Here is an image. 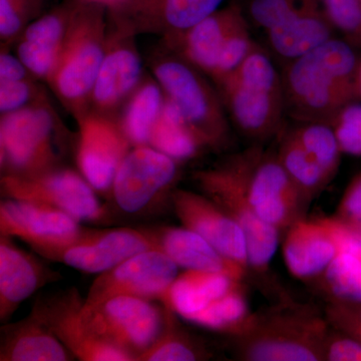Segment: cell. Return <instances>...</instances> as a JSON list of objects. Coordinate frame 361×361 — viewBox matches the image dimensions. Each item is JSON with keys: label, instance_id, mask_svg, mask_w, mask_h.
I'll use <instances>...</instances> for the list:
<instances>
[{"label": "cell", "instance_id": "obj_1", "mask_svg": "<svg viewBox=\"0 0 361 361\" xmlns=\"http://www.w3.org/2000/svg\"><path fill=\"white\" fill-rule=\"evenodd\" d=\"M349 42L330 39L287 61L282 77L285 111L301 123L332 122L356 97L358 59Z\"/></svg>", "mask_w": 361, "mask_h": 361}, {"label": "cell", "instance_id": "obj_2", "mask_svg": "<svg viewBox=\"0 0 361 361\" xmlns=\"http://www.w3.org/2000/svg\"><path fill=\"white\" fill-rule=\"evenodd\" d=\"M330 325L324 313L310 304L286 302L255 314L246 332L236 337L240 360H324Z\"/></svg>", "mask_w": 361, "mask_h": 361}, {"label": "cell", "instance_id": "obj_3", "mask_svg": "<svg viewBox=\"0 0 361 361\" xmlns=\"http://www.w3.org/2000/svg\"><path fill=\"white\" fill-rule=\"evenodd\" d=\"M108 6L78 0L61 59L49 85L75 118L90 111V97L106 54Z\"/></svg>", "mask_w": 361, "mask_h": 361}, {"label": "cell", "instance_id": "obj_4", "mask_svg": "<svg viewBox=\"0 0 361 361\" xmlns=\"http://www.w3.org/2000/svg\"><path fill=\"white\" fill-rule=\"evenodd\" d=\"M215 85L240 132L260 141L276 134L285 113L282 77L257 44L236 70Z\"/></svg>", "mask_w": 361, "mask_h": 361}, {"label": "cell", "instance_id": "obj_5", "mask_svg": "<svg viewBox=\"0 0 361 361\" xmlns=\"http://www.w3.org/2000/svg\"><path fill=\"white\" fill-rule=\"evenodd\" d=\"M152 73L169 101L208 149H222L230 139L227 111L219 92L203 73L163 47L152 56Z\"/></svg>", "mask_w": 361, "mask_h": 361}, {"label": "cell", "instance_id": "obj_6", "mask_svg": "<svg viewBox=\"0 0 361 361\" xmlns=\"http://www.w3.org/2000/svg\"><path fill=\"white\" fill-rule=\"evenodd\" d=\"M194 182L202 194L219 205L245 233L249 269L264 274L276 254L281 233L254 211L247 191V151L215 167L199 170Z\"/></svg>", "mask_w": 361, "mask_h": 361}, {"label": "cell", "instance_id": "obj_7", "mask_svg": "<svg viewBox=\"0 0 361 361\" xmlns=\"http://www.w3.org/2000/svg\"><path fill=\"white\" fill-rule=\"evenodd\" d=\"M58 129V116L47 97L20 110L1 115L2 175H33L59 166Z\"/></svg>", "mask_w": 361, "mask_h": 361}, {"label": "cell", "instance_id": "obj_8", "mask_svg": "<svg viewBox=\"0 0 361 361\" xmlns=\"http://www.w3.org/2000/svg\"><path fill=\"white\" fill-rule=\"evenodd\" d=\"M80 314L94 336L137 360L163 334L174 312L148 299L121 295L92 305L84 302Z\"/></svg>", "mask_w": 361, "mask_h": 361}, {"label": "cell", "instance_id": "obj_9", "mask_svg": "<svg viewBox=\"0 0 361 361\" xmlns=\"http://www.w3.org/2000/svg\"><path fill=\"white\" fill-rule=\"evenodd\" d=\"M0 183L4 198L44 204L78 222H97L106 215L96 190L78 171L59 165L37 174L2 175Z\"/></svg>", "mask_w": 361, "mask_h": 361}, {"label": "cell", "instance_id": "obj_10", "mask_svg": "<svg viewBox=\"0 0 361 361\" xmlns=\"http://www.w3.org/2000/svg\"><path fill=\"white\" fill-rule=\"evenodd\" d=\"M247 151V191L254 211L264 222L285 233L305 218L310 204L295 186L277 154L261 147Z\"/></svg>", "mask_w": 361, "mask_h": 361}, {"label": "cell", "instance_id": "obj_11", "mask_svg": "<svg viewBox=\"0 0 361 361\" xmlns=\"http://www.w3.org/2000/svg\"><path fill=\"white\" fill-rule=\"evenodd\" d=\"M80 223L63 211L35 202L6 198L0 204L1 236L23 240L49 260L89 232Z\"/></svg>", "mask_w": 361, "mask_h": 361}, {"label": "cell", "instance_id": "obj_12", "mask_svg": "<svg viewBox=\"0 0 361 361\" xmlns=\"http://www.w3.org/2000/svg\"><path fill=\"white\" fill-rule=\"evenodd\" d=\"M179 266L160 249L142 252L113 269L101 273L92 282L85 305L116 296H134L159 300L166 308L169 293L179 276Z\"/></svg>", "mask_w": 361, "mask_h": 361}, {"label": "cell", "instance_id": "obj_13", "mask_svg": "<svg viewBox=\"0 0 361 361\" xmlns=\"http://www.w3.org/2000/svg\"><path fill=\"white\" fill-rule=\"evenodd\" d=\"M135 37L134 30L109 13L106 54L92 89L90 111L115 116L141 84L145 75Z\"/></svg>", "mask_w": 361, "mask_h": 361}, {"label": "cell", "instance_id": "obj_14", "mask_svg": "<svg viewBox=\"0 0 361 361\" xmlns=\"http://www.w3.org/2000/svg\"><path fill=\"white\" fill-rule=\"evenodd\" d=\"M180 163L151 146L133 147L111 185L115 203L123 212L141 213L157 199L173 192Z\"/></svg>", "mask_w": 361, "mask_h": 361}, {"label": "cell", "instance_id": "obj_15", "mask_svg": "<svg viewBox=\"0 0 361 361\" xmlns=\"http://www.w3.org/2000/svg\"><path fill=\"white\" fill-rule=\"evenodd\" d=\"M75 120L78 171L97 192H111L116 171L132 144L115 116L87 111Z\"/></svg>", "mask_w": 361, "mask_h": 361}, {"label": "cell", "instance_id": "obj_16", "mask_svg": "<svg viewBox=\"0 0 361 361\" xmlns=\"http://www.w3.org/2000/svg\"><path fill=\"white\" fill-rule=\"evenodd\" d=\"M84 300L78 291L37 301L32 314L51 329L78 360L85 361H135L127 351L94 336L82 320Z\"/></svg>", "mask_w": 361, "mask_h": 361}, {"label": "cell", "instance_id": "obj_17", "mask_svg": "<svg viewBox=\"0 0 361 361\" xmlns=\"http://www.w3.org/2000/svg\"><path fill=\"white\" fill-rule=\"evenodd\" d=\"M223 2L224 0H120L109 13L137 35H160L161 42H168L217 11Z\"/></svg>", "mask_w": 361, "mask_h": 361}, {"label": "cell", "instance_id": "obj_18", "mask_svg": "<svg viewBox=\"0 0 361 361\" xmlns=\"http://www.w3.org/2000/svg\"><path fill=\"white\" fill-rule=\"evenodd\" d=\"M171 202L182 225L203 237L225 257L249 269L245 233L219 205L204 194L175 189Z\"/></svg>", "mask_w": 361, "mask_h": 361}, {"label": "cell", "instance_id": "obj_19", "mask_svg": "<svg viewBox=\"0 0 361 361\" xmlns=\"http://www.w3.org/2000/svg\"><path fill=\"white\" fill-rule=\"evenodd\" d=\"M152 249H159L152 230H89L82 239L59 253L54 261L87 273H103Z\"/></svg>", "mask_w": 361, "mask_h": 361}, {"label": "cell", "instance_id": "obj_20", "mask_svg": "<svg viewBox=\"0 0 361 361\" xmlns=\"http://www.w3.org/2000/svg\"><path fill=\"white\" fill-rule=\"evenodd\" d=\"M77 1H70L32 20L16 40V56L33 77L49 80L61 59Z\"/></svg>", "mask_w": 361, "mask_h": 361}, {"label": "cell", "instance_id": "obj_21", "mask_svg": "<svg viewBox=\"0 0 361 361\" xmlns=\"http://www.w3.org/2000/svg\"><path fill=\"white\" fill-rule=\"evenodd\" d=\"M284 234L282 255L296 279L319 278L338 254L336 239L322 218L297 221Z\"/></svg>", "mask_w": 361, "mask_h": 361}, {"label": "cell", "instance_id": "obj_22", "mask_svg": "<svg viewBox=\"0 0 361 361\" xmlns=\"http://www.w3.org/2000/svg\"><path fill=\"white\" fill-rule=\"evenodd\" d=\"M242 14L237 6L218 9L163 47L211 77L226 37Z\"/></svg>", "mask_w": 361, "mask_h": 361}, {"label": "cell", "instance_id": "obj_23", "mask_svg": "<svg viewBox=\"0 0 361 361\" xmlns=\"http://www.w3.org/2000/svg\"><path fill=\"white\" fill-rule=\"evenodd\" d=\"M334 30L320 0H307L290 18L266 33L272 51L290 61L332 39Z\"/></svg>", "mask_w": 361, "mask_h": 361}, {"label": "cell", "instance_id": "obj_24", "mask_svg": "<svg viewBox=\"0 0 361 361\" xmlns=\"http://www.w3.org/2000/svg\"><path fill=\"white\" fill-rule=\"evenodd\" d=\"M54 275L30 254L0 238V319L6 322L18 306Z\"/></svg>", "mask_w": 361, "mask_h": 361}, {"label": "cell", "instance_id": "obj_25", "mask_svg": "<svg viewBox=\"0 0 361 361\" xmlns=\"http://www.w3.org/2000/svg\"><path fill=\"white\" fill-rule=\"evenodd\" d=\"M153 232L160 250L185 270L224 273L241 281L247 269L214 248L203 237L184 227H165Z\"/></svg>", "mask_w": 361, "mask_h": 361}, {"label": "cell", "instance_id": "obj_26", "mask_svg": "<svg viewBox=\"0 0 361 361\" xmlns=\"http://www.w3.org/2000/svg\"><path fill=\"white\" fill-rule=\"evenodd\" d=\"M322 219L339 249L325 271V289L337 300L361 302V230L342 224L332 217Z\"/></svg>", "mask_w": 361, "mask_h": 361}, {"label": "cell", "instance_id": "obj_27", "mask_svg": "<svg viewBox=\"0 0 361 361\" xmlns=\"http://www.w3.org/2000/svg\"><path fill=\"white\" fill-rule=\"evenodd\" d=\"M73 357L65 344L32 313L23 322L2 329L1 361H68Z\"/></svg>", "mask_w": 361, "mask_h": 361}, {"label": "cell", "instance_id": "obj_28", "mask_svg": "<svg viewBox=\"0 0 361 361\" xmlns=\"http://www.w3.org/2000/svg\"><path fill=\"white\" fill-rule=\"evenodd\" d=\"M240 283V280L224 273L186 270L171 287L167 310L189 320Z\"/></svg>", "mask_w": 361, "mask_h": 361}, {"label": "cell", "instance_id": "obj_29", "mask_svg": "<svg viewBox=\"0 0 361 361\" xmlns=\"http://www.w3.org/2000/svg\"><path fill=\"white\" fill-rule=\"evenodd\" d=\"M165 102V94L155 78L145 75L116 118L133 147L149 146Z\"/></svg>", "mask_w": 361, "mask_h": 361}, {"label": "cell", "instance_id": "obj_30", "mask_svg": "<svg viewBox=\"0 0 361 361\" xmlns=\"http://www.w3.org/2000/svg\"><path fill=\"white\" fill-rule=\"evenodd\" d=\"M149 146L179 163L197 158L208 149L180 115L177 106L167 97L160 118L152 132Z\"/></svg>", "mask_w": 361, "mask_h": 361}, {"label": "cell", "instance_id": "obj_31", "mask_svg": "<svg viewBox=\"0 0 361 361\" xmlns=\"http://www.w3.org/2000/svg\"><path fill=\"white\" fill-rule=\"evenodd\" d=\"M254 317L255 314L249 310L245 294L240 285L192 316L188 322L204 329L239 337L248 330Z\"/></svg>", "mask_w": 361, "mask_h": 361}, {"label": "cell", "instance_id": "obj_32", "mask_svg": "<svg viewBox=\"0 0 361 361\" xmlns=\"http://www.w3.org/2000/svg\"><path fill=\"white\" fill-rule=\"evenodd\" d=\"M277 156L292 182L310 205L331 182L292 133L284 137Z\"/></svg>", "mask_w": 361, "mask_h": 361}, {"label": "cell", "instance_id": "obj_33", "mask_svg": "<svg viewBox=\"0 0 361 361\" xmlns=\"http://www.w3.org/2000/svg\"><path fill=\"white\" fill-rule=\"evenodd\" d=\"M292 135L320 166L330 180L341 166L342 152L336 133L326 123H304Z\"/></svg>", "mask_w": 361, "mask_h": 361}, {"label": "cell", "instance_id": "obj_34", "mask_svg": "<svg viewBox=\"0 0 361 361\" xmlns=\"http://www.w3.org/2000/svg\"><path fill=\"white\" fill-rule=\"evenodd\" d=\"M173 315L160 337L135 361H194L206 360L207 353L188 334L175 326Z\"/></svg>", "mask_w": 361, "mask_h": 361}, {"label": "cell", "instance_id": "obj_35", "mask_svg": "<svg viewBox=\"0 0 361 361\" xmlns=\"http://www.w3.org/2000/svg\"><path fill=\"white\" fill-rule=\"evenodd\" d=\"M243 16H240L226 37L211 78L218 82L233 73L255 47Z\"/></svg>", "mask_w": 361, "mask_h": 361}, {"label": "cell", "instance_id": "obj_36", "mask_svg": "<svg viewBox=\"0 0 361 361\" xmlns=\"http://www.w3.org/2000/svg\"><path fill=\"white\" fill-rule=\"evenodd\" d=\"M42 0H0V37L6 47L16 42L39 13Z\"/></svg>", "mask_w": 361, "mask_h": 361}, {"label": "cell", "instance_id": "obj_37", "mask_svg": "<svg viewBox=\"0 0 361 361\" xmlns=\"http://www.w3.org/2000/svg\"><path fill=\"white\" fill-rule=\"evenodd\" d=\"M334 27L350 44L361 47V0H320Z\"/></svg>", "mask_w": 361, "mask_h": 361}, {"label": "cell", "instance_id": "obj_38", "mask_svg": "<svg viewBox=\"0 0 361 361\" xmlns=\"http://www.w3.org/2000/svg\"><path fill=\"white\" fill-rule=\"evenodd\" d=\"M330 125L342 153L361 157V104L351 103L344 106Z\"/></svg>", "mask_w": 361, "mask_h": 361}, {"label": "cell", "instance_id": "obj_39", "mask_svg": "<svg viewBox=\"0 0 361 361\" xmlns=\"http://www.w3.org/2000/svg\"><path fill=\"white\" fill-rule=\"evenodd\" d=\"M35 77L25 80L0 82V113H13L44 99L45 92L35 82Z\"/></svg>", "mask_w": 361, "mask_h": 361}, {"label": "cell", "instance_id": "obj_40", "mask_svg": "<svg viewBox=\"0 0 361 361\" xmlns=\"http://www.w3.org/2000/svg\"><path fill=\"white\" fill-rule=\"evenodd\" d=\"M307 0H251L252 20L265 32L284 23Z\"/></svg>", "mask_w": 361, "mask_h": 361}, {"label": "cell", "instance_id": "obj_41", "mask_svg": "<svg viewBox=\"0 0 361 361\" xmlns=\"http://www.w3.org/2000/svg\"><path fill=\"white\" fill-rule=\"evenodd\" d=\"M324 314L330 327L361 343V302L331 300Z\"/></svg>", "mask_w": 361, "mask_h": 361}, {"label": "cell", "instance_id": "obj_42", "mask_svg": "<svg viewBox=\"0 0 361 361\" xmlns=\"http://www.w3.org/2000/svg\"><path fill=\"white\" fill-rule=\"evenodd\" d=\"M332 218L361 230V172L349 182Z\"/></svg>", "mask_w": 361, "mask_h": 361}, {"label": "cell", "instance_id": "obj_43", "mask_svg": "<svg viewBox=\"0 0 361 361\" xmlns=\"http://www.w3.org/2000/svg\"><path fill=\"white\" fill-rule=\"evenodd\" d=\"M324 360L361 361V343L346 334L330 330L325 342Z\"/></svg>", "mask_w": 361, "mask_h": 361}, {"label": "cell", "instance_id": "obj_44", "mask_svg": "<svg viewBox=\"0 0 361 361\" xmlns=\"http://www.w3.org/2000/svg\"><path fill=\"white\" fill-rule=\"evenodd\" d=\"M32 77L33 75L18 56H13L8 51L2 49L0 54V82L25 80Z\"/></svg>", "mask_w": 361, "mask_h": 361}, {"label": "cell", "instance_id": "obj_45", "mask_svg": "<svg viewBox=\"0 0 361 361\" xmlns=\"http://www.w3.org/2000/svg\"><path fill=\"white\" fill-rule=\"evenodd\" d=\"M355 90L356 97L361 99V59L358 61L357 71H356Z\"/></svg>", "mask_w": 361, "mask_h": 361}]
</instances>
